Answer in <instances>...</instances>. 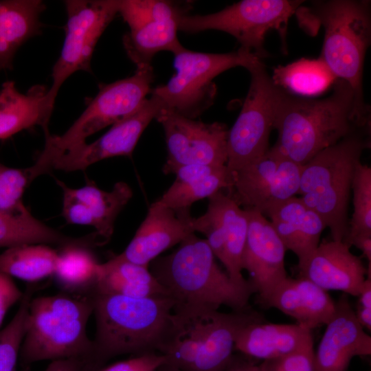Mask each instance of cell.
<instances>
[{"label":"cell","mask_w":371,"mask_h":371,"mask_svg":"<svg viewBox=\"0 0 371 371\" xmlns=\"http://www.w3.org/2000/svg\"><path fill=\"white\" fill-rule=\"evenodd\" d=\"M333 93L322 99L302 98L280 87L273 121L278 139L272 148L288 159L306 164L321 150L361 129L355 93L335 79Z\"/></svg>","instance_id":"obj_1"},{"label":"cell","mask_w":371,"mask_h":371,"mask_svg":"<svg viewBox=\"0 0 371 371\" xmlns=\"http://www.w3.org/2000/svg\"><path fill=\"white\" fill-rule=\"evenodd\" d=\"M260 321L263 317L250 308L223 313L175 306L157 352L166 363L183 371H225L240 330Z\"/></svg>","instance_id":"obj_2"},{"label":"cell","mask_w":371,"mask_h":371,"mask_svg":"<svg viewBox=\"0 0 371 371\" xmlns=\"http://www.w3.org/2000/svg\"><path fill=\"white\" fill-rule=\"evenodd\" d=\"M152 274L175 301V306L218 310L224 305L234 311L249 307L254 293L232 280L222 270L205 239L191 234L171 254L151 262Z\"/></svg>","instance_id":"obj_3"},{"label":"cell","mask_w":371,"mask_h":371,"mask_svg":"<svg viewBox=\"0 0 371 371\" xmlns=\"http://www.w3.org/2000/svg\"><path fill=\"white\" fill-rule=\"evenodd\" d=\"M96 333L93 355L102 368L122 355L158 352L175 305L169 296L93 294Z\"/></svg>","instance_id":"obj_4"},{"label":"cell","mask_w":371,"mask_h":371,"mask_svg":"<svg viewBox=\"0 0 371 371\" xmlns=\"http://www.w3.org/2000/svg\"><path fill=\"white\" fill-rule=\"evenodd\" d=\"M304 27L313 22L324 28L320 59L336 79L352 89L358 115L370 123V108L363 91L365 55L370 44L371 18L368 1L330 0L315 1L309 8H299Z\"/></svg>","instance_id":"obj_5"},{"label":"cell","mask_w":371,"mask_h":371,"mask_svg":"<svg viewBox=\"0 0 371 371\" xmlns=\"http://www.w3.org/2000/svg\"><path fill=\"white\" fill-rule=\"evenodd\" d=\"M92 295L66 293L32 298L19 360L23 371L35 362L93 355L87 324L93 313Z\"/></svg>","instance_id":"obj_6"},{"label":"cell","mask_w":371,"mask_h":371,"mask_svg":"<svg viewBox=\"0 0 371 371\" xmlns=\"http://www.w3.org/2000/svg\"><path fill=\"white\" fill-rule=\"evenodd\" d=\"M368 130L321 150L302 167L297 195L321 216L333 240L344 242L348 234L352 182L363 150L370 146Z\"/></svg>","instance_id":"obj_7"},{"label":"cell","mask_w":371,"mask_h":371,"mask_svg":"<svg viewBox=\"0 0 371 371\" xmlns=\"http://www.w3.org/2000/svg\"><path fill=\"white\" fill-rule=\"evenodd\" d=\"M154 80L152 65L137 69L126 78L100 86L98 94L74 124L62 135L45 133V144L28 170L32 179L46 173L53 159L101 129L126 117L142 104Z\"/></svg>","instance_id":"obj_8"},{"label":"cell","mask_w":371,"mask_h":371,"mask_svg":"<svg viewBox=\"0 0 371 371\" xmlns=\"http://www.w3.org/2000/svg\"><path fill=\"white\" fill-rule=\"evenodd\" d=\"M262 60L239 48L225 54L190 51L184 47L174 54L175 75L165 85L153 89L163 101L164 109L194 119L212 105L216 93L214 78L222 72L238 66L247 69Z\"/></svg>","instance_id":"obj_9"},{"label":"cell","mask_w":371,"mask_h":371,"mask_svg":"<svg viewBox=\"0 0 371 371\" xmlns=\"http://www.w3.org/2000/svg\"><path fill=\"white\" fill-rule=\"evenodd\" d=\"M302 3L296 0H243L212 14H183L177 19L178 29L189 33L210 30L225 32L239 42L240 48L262 60L269 55L264 47L267 33L276 30L284 41L289 19Z\"/></svg>","instance_id":"obj_10"},{"label":"cell","mask_w":371,"mask_h":371,"mask_svg":"<svg viewBox=\"0 0 371 371\" xmlns=\"http://www.w3.org/2000/svg\"><path fill=\"white\" fill-rule=\"evenodd\" d=\"M247 70L251 75L248 93L233 126L228 131L226 166L236 172L256 161L269 150L275 106L280 87L262 60Z\"/></svg>","instance_id":"obj_11"},{"label":"cell","mask_w":371,"mask_h":371,"mask_svg":"<svg viewBox=\"0 0 371 371\" xmlns=\"http://www.w3.org/2000/svg\"><path fill=\"white\" fill-rule=\"evenodd\" d=\"M65 38L60 55L53 67L51 87L46 98L52 113L58 91L78 71H90L91 60L102 34L118 14V0H67Z\"/></svg>","instance_id":"obj_12"},{"label":"cell","mask_w":371,"mask_h":371,"mask_svg":"<svg viewBox=\"0 0 371 371\" xmlns=\"http://www.w3.org/2000/svg\"><path fill=\"white\" fill-rule=\"evenodd\" d=\"M156 120L163 126L168 150L165 174L187 164L226 165L229 129L225 124L205 123L164 108Z\"/></svg>","instance_id":"obj_13"},{"label":"cell","mask_w":371,"mask_h":371,"mask_svg":"<svg viewBox=\"0 0 371 371\" xmlns=\"http://www.w3.org/2000/svg\"><path fill=\"white\" fill-rule=\"evenodd\" d=\"M303 166L272 147L261 158L232 172L226 193L243 209L262 214L271 205L297 196Z\"/></svg>","instance_id":"obj_14"},{"label":"cell","mask_w":371,"mask_h":371,"mask_svg":"<svg viewBox=\"0 0 371 371\" xmlns=\"http://www.w3.org/2000/svg\"><path fill=\"white\" fill-rule=\"evenodd\" d=\"M208 199L205 213L193 217L194 232L205 236L213 254L223 263L233 282L241 286L251 287L243 276L241 266L248 231L247 213L223 190Z\"/></svg>","instance_id":"obj_15"},{"label":"cell","mask_w":371,"mask_h":371,"mask_svg":"<svg viewBox=\"0 0 371 371\" xmlns=\"http://www.w3.org/2000/svg\"><path fill=\"white\" fill-rule=\"evenodd\" d=\"M164 108L161 98L152 94L136 111L112 125L94 142H82L56 156L50 164L49 170H80L104 159L131 156L145 128Z\"/></svg>","instance_id":"obj_16"},{"label":"cell","mask_w":371,"mask_h":371,"mask_svg":"<svg viewBox=\"0 0 371 371\" xmlns=\"http://www.w3.org/2000/svg\"><path fill=\"white\" fill-rule=\"evenodd\" d=\"M245 210L248 231L241 266L248 272L247 280L262 304L288 277L284 265L287 250L265 215L253 210Z\"/></svg>","instance_id":"obj_17"},{"label":"cell","mask_w":371,"mask_h":371,"mask_svg":"<svg viewBox=\"0 0 371 371\" xmlns=\"http://www.w3.org/2000/svg\"><path fill=\"white\" fill-rule=\"evenodd\" d=\"M192 219L190 210H175L156 201L126 248L115 256L148 267L161 253L195 233Z\"/></svg>","instance_id":"obj_18"},{"label":"cell","mask_w":371,"mask_h":371,"mask_svg":"<svg viewBox=\"0 0 371 371\" xmlns=\"http://www.w3.org/2000/svg\"><path fill=\"white\" fill-rule=\"evenodd\" d=\"M315 352L316 371H346L351 360L371 354V337L358 322L346 294L336 302L335 312Z\"/></svg>","instance_id":"obj_19"},{"label":"cell","mask_w":371,"mask_h":371,"mask_svg":"<svg viewBox=\"0 0 371 371\" xmlns=\"http://www.w3.org/2000/svg\"><path fill=\"white\" fill-rule=\"evenodd\" d=\"M343 241H325L308 254L297 267L303 277L324 290L357 296L366 278L367 269Z\"/></svg>","instance_id":"obj_20"},{"label":"cell","mask_w":371,"mask_h":371,"mask_svg":"<svg viewBox=\"0 0 371 371\" xmlns=\"http://www.w3.org/2000/svg\"><path fill=\"white\" fill-rule=\"evenodd\" d=\"M262 305L277 308L311 330L326 325L336 309V302L326 290L300 276L284 279Z\"/></svg>","instance_id":"obj_21"},{"label":"cell","mask_w":371,"mask_h":371,"mask_svg":"<svg viewBox=\"0 0 371 371\" xmlns=\"http://www.w3.org/2000/svg\"><path fill=\"white\" fill-rule=\"evenodd\" d=\"M262 214L270 218L286 249L296 255L298 262L319 245L326 228L321 216L297 196L271 205Z\"/></svg>","instance_id":"obj_22"},{"label":"cell","mask_w":371,"mask_h":371,"mask_svg":"<svg viewBox=\"0 0 371 371\" xmlns=\"http://www.w3.org/2000/svg\"><path fill=\"white\" fill-rule=\"evenodd\" d=\"M312 345V330L297 324H278L260 321L251 323L240 330L234 350L265 361L280 359Z\"/></svg>","instance_id":"obj_23"},{"label":"cell","mask_w":371,"mask_h":371,"mask_svg":"<svg viewBox=\"0 0 371 371\" xmlns=\"http://www.w3.org/2000/svg\"><path fill=\"white\" fill-rule=\"evenodd\" d=\"M46 89L32 87L25 94L20 93L13 81H6L0 90V139L40 125L44 132L52 115L47 103Z\"/></svg>","instance_id":"obj_24"},{"label":"cell","mask_w":371,"mask_h":371,"mask_svg":"<svg viewBox=\"0 0 371 371\" xmlns=\"http://www.w3.org/2000/svg\"><path fill=\"white\" fill-rule=\"evenodd\" d=\"M40 0L0 1V71L12 67L14 54L30 38L41 33Z\"/></svg>","instance_id":"obj_25"},{"label":"cell","mask_w":371,"mask_h":371,"mask_svg":"<svg viewBox=\"0 0 371 371\" xmlns=\"http://www.w3.org/2000/svg\"><path fill=\"white\" fill-rule=\"evenodd\" d=\"M93 294L138 298L169 296L148 267L121 260L116 256L104 263H100Z\"/></svg>","instance_id":"obj_26"},{"label":"cell","mask_w":371,"mask_h":371,"mask_svg":"<svg viewBox=\"0 0 371 371\" xmlns=\"http://www.w3.org/2000/svg\"><path fill=\"white\" fill-rule=\"evenodd\" d=\"M25 244L90 247L98 245V240L95 234L82 238L67 236L41 222L27 209L15 213L0 211V248Z\"/></svg>","instance_id":"obj_27"},{"label":"cell","mask_w":371,"mask_h":371,"mask_svg":"<svg viewBox=\"0 0 371 371\" xmlns=\"http://www.w3.org/2000/svg\"><path fill=\"white\" fill-rule=\"evenodd\" d=\"M63 192L84 203L93 219L96 234L104 243L110 240L115 219L133 196L131 187L126 183H116L111 191H105L89 182L79 188H71L57 181Z\"/></svg>","instance_id":"obj_28"},{"label":"cell","mask_w":371,"mask_h":371,"mask_svg":"<svg viewBox=\"0 0 371 371\" xmlns=\"http://www.w3.org/2000/svg\"><path fill=\"white\" fill-rule=\"evenodd\" d=\"M100 262L88 247L71 245L58 251L52 276L64 293L92 295L94 293Z\"/></svg>","instance_id":"obj_29"},{"label":"cell","mask_w":371,"mask_h":371,"mask_svg":"<svg viewBox=\"0 0 371 371\" xmlns=\"http://www.w3.org/2000/svg\"><path fill=\"white\" fill-rule=\"evenodd\" d=\"M177 20L154 21L131 30L123 36V45L137 69L151 66L155 54L170 51L173 54L183 46L177 38Z\"/></svg>","instance_id":"obj_30"},{"label":"cell","mask_w":371,"mask_h":371,"mask_svg":"<svg viewBox=\"0 0 371 371\" xmlns=\"http://www.w3.org/2000/svg\"><path fill=\"white\" fill-rule=\"evenodd\" d=\"M58 251L43 244H25L0 254V271L30 282L52 276Z\"/></svg>","instance_id":"obj_31"},{"label":"cell","mask_w":371,"mask_h":371,"mask_svg":"<svg viewBox=\"0 0 371 371\" xmlns=\"http://www.w3.org/2000/svg\"><path fill=\"white\" fill-rule=\"evenodd\" d=\"M271 78L280 88L304 95L321 93L336 79L320 58H305L286 66H278Z\"/></svg>","instance_id":"obj_32"},{"label":"cell","mask_w":371,"mask_h":371,"mask_svg":"<svg viewBox=\"0 0 371 371\" xmlns=\"http://www.w3.org/2000/svg\"><path fill=\"white\" fill-rule=\"evenodd\" d=\"M232 183V174L225 165L213 173L194 179L177 189L168 188L157 201L175 210H190L194 202L209 199L219 191L228 190Z\"/></svg>","instance_id":"obj_33"},{"label":"cell","mask_w":371,"mask_h":371,"mask_svg":"<svg viewBox=\"0 0 371 371\" xmlns=\"http://www.w3.org/2000/svg\"><path fill=\"white\" fill-rule=\"evenodd\" d=\"M118 13L131 30L154 21L177 20L187 8L169 1L118 0Z\"/></svg>","instance_id":"obj_34"},{"label":"cell","mask_w":371,"mask_h":371,"mask_svg":"<svg viewBox=\"0 0 371 371\" xmlns=\"http://www.w3.org/2000/svg\"><path fill=\"white\" fill-rule=\"evenodd\" d=\"M35 285H28L19 308L10 322L0 330V371H16L21 343L25 332L29 305Z\"/></svg>","instance_id":"obj_35"},{"label":"cell","mask_w":371,"mask_h":371,"mask_svg":"<svg viewBox=\"0 0 371 371\" xmlns=\"http://www.w3.org/2000/svg\"><path fill=\"white\" fill-rule=\"evenodd\" d=\"M351 190L353 214L348 221V234L344 241L361 234H371V168L360 162L356 167Z\"/></svg>","instance_id":"obj_36"},{"label":"cell","mask_w":371,"mask_h":371,"mask_svg":"<svg viewBox=\"0 0 371 371\" xmlns=\"http://www.w3.org/2000/svg\"><path fill=\"white\" fill-rule=\"evenodd\" d=\"M29 183L25 169L10 168L0 163V211L15 213L27 209L22 196Z\"/></svg>","instance_id":"obj_37"},{"label":"cell","mask_w":371,"mask_h":371,"mask_svg":"<svg viewBox=\"0 0 371 371\" xmlns=\"http://www.w3.org/2000/svg\"><path fill=\"white\" fill-rule=\"evenodd\" d=\"M269 363L270 371H316L313 345Z\"/></svg>","instance_id":"obj_38"},{"label":"cell","mask_w":371,"mask_h":371,"mask_svg":"<svg viewBox=\"0 0 371 371\" xmlns=\"http://www.w3.org/2000/svg\"><path fill=\"white\" fill-rule=\"evenodd\" d=\"M164 357L159 352H148L102 368L98 371H155L164 363Z\"/></svg>","instance_id":"obj_39"},{"label":"cell","mask_w":371,"mask_h":371,"mask_svg":"<svg viewBox=\"0 0 371 371\" xmlns=\"http://www.w3.org/2000/svg\"><path fill=\"white\" fill-rule=\"evenodd\" d=\"M63 195V215L67 222L93 227V219L86 205L65 192Z\"/></svg>","instance_id":"obj_40"},{"label":"cell","mask_w":371,"mask_h":371,"mask_svg":"<svg viewBox=\"0 0 371 371\" xmlns=\"http://www.w3.org/2000/svg\"><path fill=\"white\" fill-rule=\"evenodd\" d=\"M100 369L101 366L91 355L52 361L44 371H98Z\"/></svg>","instance_id":"obj_41"},{"label":"cell","mask_w":371,"mask_h":371,"mask_svg":"<svg viewBox=\"0 0 371 371\" xmlns=\"http://www.w3.org/2000/svg\"><path fill=\"white\" fill-rule=\"evenodd\" d=\"M23 295L12 278L0 271V326L8 309Z\"/></svg>","instance_id":"obj_42"},{"label":"cell","mask_w":371,"mask_h":371,"mask_svg":"<svg viewBox=\"0 0 371 371\" xmlns=\"http://www.w3.org/2000/svg\"><path fill=\"white\" fill-rule=\"evenodd\" d=\"M225 371H270L269 361L256 364L242 357L233 355Z\"/></svg>","instance_id":"obj_43"},{"label":"cell","mask_w":371,"mask_h":371,"mask_svg":"<svg viewBox=\"0 0 371 371\" xmlns=\"http://www.w3.org/2000/svg\"><path fill=\"white\" fill-rule=\"evenodd\" d=\"M344 243L350 247L354 245L358 248L368 260V264H371V234H357L349 238Z\"/></svg>","instance_id":"obj_44"},{"label":"cell","mask_w":371,"mask_h":371,"mask_svg":"<svg viewBox=\"0 0 371 371\" xmlns=\"http://www.w3.org/2000/svg\"><path fill=\"white\" fill-rule=\"evenodd\" d=\"M357 297H359L358 307L371 308V278H366Z\"/></svg>","instance_id":"obj_45"},{"label":"cell","mask_w":371,"mask_h":371,"mask_svg":"<svg viewBox=\"0 0 371 371\" xmlns=\"http://www.w3.org/2000/svg\"><path fill=\"white\" fill-rule=\"evenodd\" d=\"M356 318L360 325L366 330L371 331V308L358 307L355 311Z\"/></svg>","instance_id":"obj_46"},{"label":"cell","mask_w":371,"mask_h":371,"mask_svg":"<svg viewBox=\"0 0 371 371\" xmlns=\"http://www.w3.org/2000/svg\"><path fill=\"white\" fill-rule=\"evenodd\" d=\"M155 371H183L166 362L158 366Z\"/></svg>","instance_id":"obj_47"}]
</instances>
